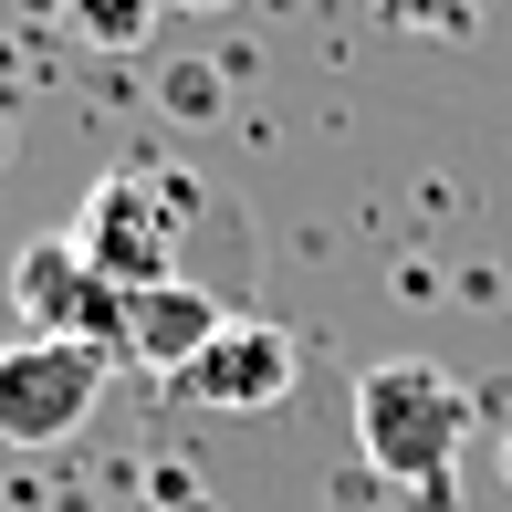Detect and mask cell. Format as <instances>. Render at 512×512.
Returning a JSON list of instances; mask_svg holds the SVG:
<instances>
[{
  "mask_svg": "<svg viewBox=\"0 0 512 512\" xmlns=\"http://www.w3.org/2000/svg\"><path fill=\"white\" fill-rule=\"evenodd\" d=\"M199 230H220V199H209L189 168H168V157H126V168H105L95 189L74 199L63 241L95 262V283H115L136 304V293H157V283H199L189 272Z\"/></svg>",
  "mask_w": 512,
  "mask_h": 512,
  "instance_id": "6da1fadb",
  "label": "cell"
},
{
  "mask_svg": "<svg viewBox=\"0 0 512 512\" xmlns=\"http://www.w3.org/2000/svg\"><path fill=\"white\" fill-rule=\"evenodd\" d=\"M460 439H471V387L450 377V366L429 356H387L356 377V450L377 481H398V492L439 502L460 471Z\"/></svg>",
  "mask_w": 512,
  "mask_h": 512,
  "instance_id": "7a4b0ae2",
  "label": "cell"
},
{
  "mask_svg": "<svg viewBox=\"0 0 512 512\" xmlns=\"http://www.w3.org/2000/svg\"><path fill=\"white\" fill-rule=\"evenodd\" d=\"M115 356L74 335H11L0 345V450H63L105 408Z\"/></svg>",
  "mask_w": 512,
  "mask_h": 512,
  "instance_id": "3957f363",
  "label": "cell"
},
{
  "mask_svg": "<svg viewBox=\"0 0 512 512\" xmlns=\"http://www.w3.org/2000/svg\"><path fill=\"white\" fill-rule=\"evenodd\" d=\"M11 314H21V335H74V345H105V356L126 345V293L95 283V262H84L63 230H42V241L11 262Z\"/></svg>",
  "mask_w": 512,
  "mask_h": 512,
  "instance_id": "277c9868",
  "label": "cell"
},
{
  "mask_svg": "<svg viewBox=\"0 0 512 512\" xmlns=\"http://www.w3.org/2000/svg\"><path fill=\"white\" fill-rule=\"evenodd\" d=\"M293 377H304V345H293L272 314H230L220 335H209V356L178 377V398L220 408V418H262V408L293 398Z\"/></svg>",
  "mask_w": 512,
  "mask_h": 512,
  "instance_id": "5b68a950",
  "label": "cell"
},
{
  "mask_svg": "<svg viewBox=\"0 0 512 512\" xmlns=\"http://www.w3.org/2000/svg\"><path fill=\"white\" fill-rule=\"evenodd\" d=\"M220 324H230V293H220V283H157V293H136V304H126V345H115V356L178 387V377L209 356Z\"/></svg>",
  "mask_w": 512,
  "mask_h": 512,
  "instance_id": "8992f818",
  "label": "cell"
},
{
  "mask_svg": "<svg viewBox=\"0 0 512 512\" xmlns=\"http://www.w3.org/2000/svg\"><path fill=\"white\" fill-rule=\"evenodd\" d=\"M157 11H168V0H63V21H74L95 53H147V42H157Z\"/></svg>",
  "mask_w": 512,
  "mask_h": 512,
  "instance_id": "52a82bcc",
  "label": "cell"
},
{
  "mask_svg": "<svg viewBox=\"0 0 512 512\" xmlns=\"http://www.w3.org/2000/svg\"><path fill=\"white\" fill-rule=\"evenodd\" d=\"M366 11H377L387 32H471L492 0H366Z\"/></svg>",
  "mask_w": 512,
  "mask_h": 512,
  "instance_id": "ba28073f",
  "label": "cell"
},
{
  "mask_svg": "<svg viewBox=\"0 0 512 512\" xmlns=\"http://www.w3.org/2000/svg\"><path fill=\"white\" fill-rule=\"evenodd\" d=\"M178 11H230V0H178Z\"/></svg>",
  "mask_w": 512,
  "mask_h": 512,
  "instance_id": "9c48e42d",
  "label": "cell"
}]
</instances>
